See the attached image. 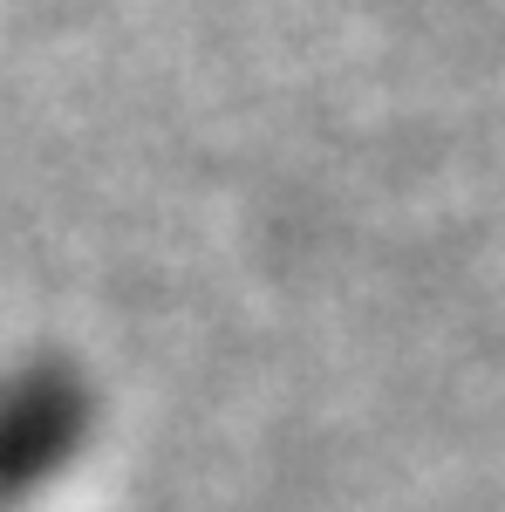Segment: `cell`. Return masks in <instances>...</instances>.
<instances>
[{"label":"cell","mask_w":505,"mask_h":512,"mask_svg":"<svg viewBox=\"0 0 505 512\" xmlns=\"http://www.w3.org/2000/svg\"><path fill=\"white\" fill-rule=\"evenodd\" d=\"M96 424V390L76 362L35 355L0 376V512L28 506L41 485L76 465Z\"/></svg>","instance_id":"1"}]
</instances>
